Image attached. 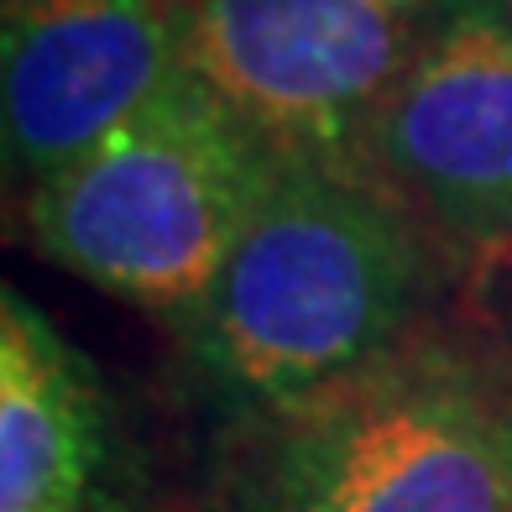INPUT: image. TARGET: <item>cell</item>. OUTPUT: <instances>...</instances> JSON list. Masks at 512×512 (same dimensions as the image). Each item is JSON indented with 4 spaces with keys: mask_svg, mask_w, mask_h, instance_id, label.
<instances>
[{
    "mask_svg": "<svg viewBox=\"0 0 512 512\" xmlns=\"http://www.w3.org/2000/svg\"><path fill=\"white\" fill-rule=\"evenodd\" d=\"M429 230L377 183L283 162L204 298L173 319L225 408L283 418L418 340Z\"/></svg>",
    "mask_w": 512,
    "mask_h": 512,
    "instance_id": "6da1fadb",
    "label": "cell"
},
{
    "mask_svg": "<svg viewBox=\"0 0 512 512\" xmlns=\"http://www.w3.org/2000/svg\"><path fill=\"white\" fill-rule=\"evenodd\" d=\"M283 157L178 68L157 95L68 168L27 189L48 262L100 293L183 319L262 209Z\"/></svg>",
    "mask_w": 512,
    "mask_h": 512,
    "instance_id": "7a4b0ae2",
    "label": "cell"
},
{
    "mask_svg": "<svg viewBox=\"0 0 512 512\" xmlns=\"http://www.w3.org/2000/svg\"><path fill=\"white\" fill-rule=\"evenodd\" d=\"M251 512H512V371L455 340H408L267 418Z\"/></svg>",
    "mask_w": 512,
    "mask_h": 512,
    "instance_id": "3957f363",
    "label": "cell"
},
{
    "mask_svg": "<svg viewBox=\"0 0 512 512\" xmlns=\"http://www.w3.org/2000/svg\"><path fill=\"white\" fill-rule=\"evenodd\" d=\"M173 11L178 68L277 157L377 183L371 126L434 0H173Z\"/></svg>",
    "mask_w": 512,
    "mask_h": 512,
    "instance_id": "277c9868",
    "label": "cell"
},
{
    "mask_svg": "<svg viewBox=\"0 0 512 512\" xmlns=\"http://www.w3.org/2000/svg\"><path fill=\"white\" fill-rule=\"evenodd\" d=\"M371 178L465 267L512 256V0H434L371 126Z\"/></svg>",
    "mask_w": 512,
    "mask_h": 512,
    "instance_id": "5b68a950",
    "label": "cell"
},
{
    "mask_svg": "<svg viewBox=\"0 0 512 512\" xmlns=\"http://www.w3.org/2000/svg\"><path fill=\"white\" fill-rule=\"evenodd\" d=\"M178 74L173 0H0L6 168H68Z\"/></svg>",
    "mask_w": 512,
    "mask_h": 512,
    "instance_id": "8992f818",
    "label": "cell"
},
{
    "mask_svg": "<svg viewBox=\"0 0 512 512\" xmlns=\"http://www.w3.org/2000/svg\"><path fill=\"white\" fill-rule=\"evenodd\" d=\"M105 398L32 298H0V512H110Z\"/></svg>",
    "mask_w": 512,
    "mask_h": 512,
    "instance_id": "52a82bcc",
    "label": "cell"
}]
</instances>
